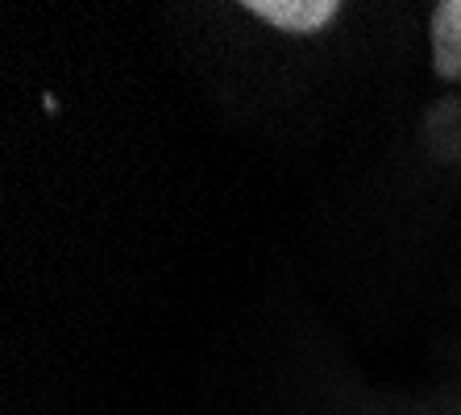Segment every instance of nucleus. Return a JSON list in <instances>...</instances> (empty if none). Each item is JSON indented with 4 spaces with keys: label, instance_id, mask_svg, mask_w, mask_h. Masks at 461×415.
I'll return each instance as SVG.
<instances>
[{
    "label": "nucleus",
    "instance_id": "f257e3e1",
    "mask_svg": "<svg viewBox=\"0 0 461 415\" xmlns=\"http://www.w3.org/2000/svg\"><path fill=\"white\" fill-rule=\"evenodd\" d=\"M246 13H254L262 25H275L283 33H321L337 22L341 5L337 0H249Z\"/></svg>",
    "mask_w": 461,
    "mask_h": 415
},
{
    "label": "nucleus",
    "instance_id": "f03ea898",
    "mask_svg": "<svg viewBox=\"0 0 461 415\" xmlns=\"http://www.w3.org/2000/svg\"><path fill=\"white\" fill-rule=\"evenodd\" d=\"M432 71L440 79H461V0H440L432 9Z\"/></svg>",
    "mask_w": 461,
    "mask_h": 415
}]
</instances>
